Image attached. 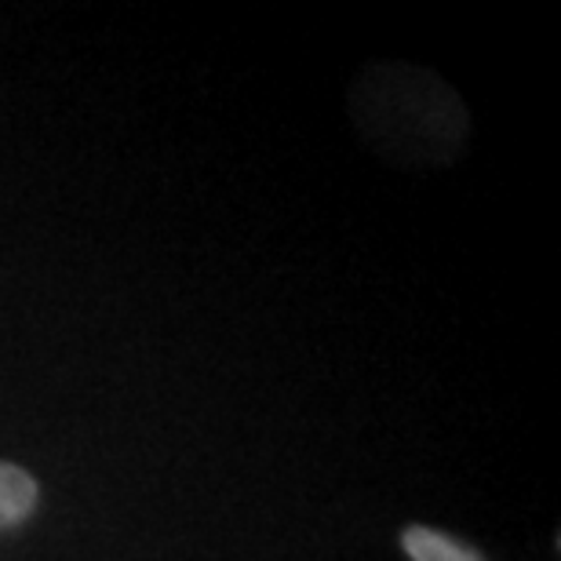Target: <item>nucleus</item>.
Segmentation results:
<instances>
[{"label":"nucleus","instance_id":"1","mask_svg":"<svg viewBox=\"0 0 561 561\" xmlns=\"http://www.w3.org/2000/svg\"><path fill=\"white\" fill-rule=\"evenodd\" d=\"M41 485L26 467L0 459V533L19 529L37 514Z\"/></svg>","mask_w":561,"mask_h":561},{"label":"nucleus","instance_id":"2","mask_svg":"<svg viewBox=\"0 0 561 561\" xmlns=\"http://www.w3.org/2000/svg\"><path fill=\"white\" fill-rule=\"evenodd\" d=\"M401 551L412 561H485L478 547L456 540L442 529H431V525H409L401 533Z\"/></svg>","mask_w":561,"mask_h":561}]
</instances>
